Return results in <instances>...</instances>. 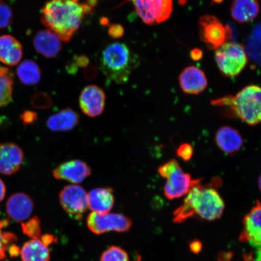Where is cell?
I'll return each instance as SVG.
<instances>
[{
  "label": "cell",
  "mask_w": 261,
  "mask_h": 261,
  "mask_svg": "<svg viewBox=\"0 0 261 261\" xmlns=\"http://www.w3.org/2000/svg\"><path fill=\"white\" fill-rule=\"evenodd\" d=\"M92 11L79 0H49L42 9V24L56 34L61 41L68 42L80 28L84 15Z\"/></svg>",
  "instance_id": "6da1fadb"
},
{
  "label": "cell",
  "mask_w": 261,
  "mask_h": 261,
  "mask_svg": "<svg viewBox=\"0 0 261 261\" xmlns=\"http://www.w3.org/2000/svg\"><path fill=\"white\" fill-rule=\"evenodd\" d=\"M225 205L223 198L213 188L198 184L192 187L179 207L174 212L175 223H182L195 216L214 221L223 215Z\"/></svg>",
  "instance_id": "7a4b0ae2"
},
{
  "label": "cell",
  "mask_w": 261,
  "mask_h": 261,
  "mask_svg": "<svg viewBox=\"0 0 261 261\" xmlns=\"http://www.w3.org/2000/svg\"><path fill=\"white\" fill-rule=\"evenodd\" d=\"M100 69L105 75L107 83L124 84L129 79L134 70L138 67V55L122 42L107 45L101 52Z\"/></svg>",
  "instance_id": "3957f363"
},
{
  "label": "cell",
  "mask_w": 261,
  "mask_h": 261,
  "mask_svg": "<svg viewBox=\"0 0 261 261\" xmlns=\"http://www.w3.org/2000/svg\"><path fill=\"white\" fill-rule=\"evenodd\" d=\"M218 107L229 108L238 117L249 125L261 123V87L246 86L236 95H227L212 101Z\"/></svg>",
  "instance_id": "277c9868"
},
{
  "label": "cell",
  "mask_w": 261,
  "mask_h": 261,
  "mask_svg": "<svg viewBox=\"0 0 261 261\" xmlns=\"http://www.w3.org/2000/svg\"><path fill=\"white\" fill-rule=\"evenodd\" d=\"M158 172L166 179L164 194L168 200L187 195L192 187L201 182V179H192L190 175L184 171L175 159L160 166Z\"/></svg>",
  "instance_id": "5b68a950"
},
{
  "label": "cell",
  "mask_w": 261,
  "mask_h": 261,
  "mask_svg": "<svg viewBox=\"0 0 261 261\" xmlns=\"http://www.w3.org/2000/svg\"><path fill=\"white\" fill-rule=\"evenodd\" d=\"M215 60L224 76H238L246 67L248 58L243 45L227 42L215 51Z\"/></svg>",
  "instance_id": "8992f818"
},
{
  "label": "cell",
  "mask_w": 261,
  "mask_h": 261,
  "mask_svg": "<svg viewBox=\"0 0 261 261\" xmlns=\"http://www.w3.org/2000/svg\"><path fill=\"white\" fill-rule=\"evenodd\" d=\"M132 2L142 21L149 25L161 24L170 18L172 0H127ZM126 1V2H127Z\"/></svg>",
  "instance_id": "52a82bcc"
},
{
  "label": "cell",
  "mask_w": 261,
  "mask_h": 261,
  "mask_svg": "<svg viewBox=\"0 0 261 261\" xmlns=\"http://www.w3.org/2000/svg\"><path fill=\"white\" fill-rule=\"evenodd\" d=\"M198 26L201 40L208 48L217 50L230 39V29L216 16H202L199 19Z\"/></svg>",
  "instance_id": "ba28073f"
},
{
  "label": "cell",
  "mask_w": 261,
  "mask_h": 261,
  "mask_svg": "<svg viewBox=\"0 0 261 261\" xmlns=\"http://www.w3.org/2000/svg\"><path fill=\"white\" fill-rule=\"evenodd\" d=\"M87 226L93 233L101 234L109 231L126 232L132 226L129 218L120 214L91 212L87 218Z\"/></svg>",
  "instance_id": "9c48e42d"
},
{
  "label": "cell",
  "mask_w": 261,
  "mask_h": 261,
  "mask_svg": "<svg viewBox=\"0 0 261 261\" xmlns=\"http://www.w3.org/2000/svg\"><path fill=\"white\" fill-rule=\"evenodd\" d=\"M59 200L63 210L76 220H81L89 208L87 193L80 185H70L64 188L59 195Z\"/></svg>",
  "instance_id": "30bf717a"
},
{
  "label": "cell",
  "mask_w": 261,
  "mask_h": 261,
  "mask_svg": "<svg viewBox=\"0 0 261 261\" xmlns=\"http://www.w3.org/2000/svg\"><path fill=\"white\" fill-rule=\"evenodd\" d=\"M106 102L105 91L96 85L86 86L80 94V109L87 116L94 117L100 116L105 109Z\"/></svg>",
  "instance_id": "8fae6325"
},
{
  "label": "cell",
  "mask_w": 261,
  "mask_h": 261,
  "mask_svg": "<svg viewBox=\"0 0 261 261\" xmlns=\"http://www.w3.org/2000/svg\"><path fill=\"white\" fill-rule=\"evenodd\" d=\"M52 174L57 179L78 184L91 175V169L86 162L80 160H71L57 166Z\"/></svg>",
  "instance_id": "7c38bea8"
},
{
  "label": "cell",
  "mask_w": 261,
  "mask_h": 261,
  "mask_svg": "<svg viewBox=\"0 0 261 261\" xmlns=\"http://www.w3.org/2000/svg\"><path fill=\"white\" fill-rule=\"evenodd\" d=\"M244 228L240 240L251 246L261 248V203H257L251 210L243 221Z\"/></svg>",
  "instance_id": "4fadbf2b"
},
{
  "label": "cell",
  "mask_w": 261,
  "mask_h": 261,
  "mask_svg": "<svg viewBox=\"0 0 261 261\" xmlns=\"http://www.w3.org/2000/svg\"><path fill=\"white\" fill-rule=\"evenodd\" d=\"M24 160L22 149L13 143L0 144V173L10 175L17 172Z\"/></svg>",
  "instance_id": "5bb4252c"
},
{
  "label": "cell",
  "mask_w": 261,
  "mask_h": 261,
  "mask_svg": "<svg viewBox=\"0 0 261 261\" xmlns=\"http://www.w3.org/2000/svg\"><path fill=\"white\" fill-rule=\"evenodd\" d=\"M34 208V201L30 196L21 192L11 195L6 205L9 217L16 222L28 220L31 217Z\"/></svg>",
  "instance_id": "9a60e30c"
},
{
  "label": "cell",
  "mask_w": 261,
  "mask_h": 261,
  "mask_svg": "<svg viewBox=\"0 0 261 261\" xmlns=\"http://www.w3.org/2000/svg\"><path fill=\"white\" fill-rule=\"evenodd\" d=\"M60 38L50 29L39 31L33 40L35 50L46 58L57 57L62 50Z\"/></svg>",
  "instance_id": "2e32d148"
},
{
  "label": "cell",
  "mask_w": 261,
  "mask_h": 261,
  "mask_svg": "<svg viewBox=\"0 0 261 261\" xmlns=\"http://www.w3.org/2000/svg\"><path fill=\"white\" fill-rule=\"evenodd\" d=\"M179 86L185 93L198 94L206 89L207 80L203 71L195 66L185 68L179 76Z\"/></svg>",
  "instance_id": "e0dca14e"
},
{
  "label": "cell",
  "mask_w": 261,
  "mask_h": 261,
  "mask_svg": "<svg viewBox=\"0 0 261 261\" xmlns=\"http://www.w3.org/2000/svg\"><path fill=\"white\" fill-rule=\"evenodd\" d=\"M88 207L93 212L106 214L112 210L114 196L112 188H97L87 194Z\"/></svg>",
  "instance_id": "ac0fdd59"
},
{
  "label": "cell",
  "mask_w": 261,
  "mask_h": 261,
  "mask_svg": "<svg viewBox=\"0 0 261 261\" xmlns=\"http://www.w3.org/2000/svg\"><path fill=\"white\" fill-rule=\"evenodd\" d=\"M23 49L20 42L9 35L0 37V62L11 66L21 61Z\"/></svg>",
  "instance_id": "d6986e66"
},
{
  "label": "cell",
  "mask_w": 261,
  "mask_h": 261,
  "mask_svg": "<svg viewBox=\"0 0 261 261\" xmlns=\"http://www.w3.org/2000/svg\"><path fill=\"white\" fill-rule=\"evenodd\" d=\"M80 119L78 113L70 108H67L49 117L47 126L52 132H68L78 125Z\"/></svg>",
  "instance_id": "ffe728a7"
},
{
  "label": "cell",
  "mask_w": 261,
  "mask_h": 261,
  "mask_svg": "<svg viewBox=\"0 0 261 261\" xmlns=\"http://www.w3.org/2000/svg\"><path fill=\"white\" fill-rule=\"evenodd\" d=\"M215 142L219 148L227 154H233L241 148L243 140L239 132L232 127H221L215 135Z\"/></svg>",
  "instance_id": "44dd1931"
},
{
  "label": "cell",
  "mask_w": 261,
  "mask_h": 261,
  "mask_svg": "<svg viewBox=\"0 0 261 261\" xmlns=\"http://www.w3.org/2000/svg\"><path fill=\"white\" fill-rule=\"evenodd\" d=\"M230 12L231 17L239 23L250 22L259 14V3L257 0H234Z\"/></svg>",
  "instance_id": "7402d4cb"
},
{
  "label": "cell",
  "mask_w": 261,
  "mask_h": 261,
  "mask_svg": "<svg viewBox=\"0 0 261 261\" xmlns=\"http://www.w3.org/2000/svg\"><path fill=\"white\" fill-rule=\"evenodd\" d=\"M22 261H49L50 250L47 244L40 239H32L23 244L20 249Z\"/></svg>",
  "instance_id": "603a6c76"
},
{
  "label": "cell",
  "mask_w": 261,
  "mask_h": 261,
  "mask_svg": "<svg viewBox=\"0 0 261 261\" xmlns=\"http://www.w3.org/2000/svg\"><path fill=\"white\" fill-rule=\"evenodd\" d=\"M16 74L21 83L29 86L38 84L41 77L40 67L32 60L22 62L16 69Z\"/></svg>",
  "instance_id": "cb8c5ba5"
},
{
  "label": "cell",
  "mask_w": 261,
  "mask_h": 261,
  "mask_svg": "<svg viewBox=\"0 0 261 261\" xmlns=\"http://www.w3.org/2000/svg\"><path fill=\"white\" fill-rule=\"evenodd\" d=\"M13 77L8 68L0 67V108L7 106L12 101Z\"/></svg>",
  "instance_id": "d4e9b609"
},
{
  "label": "cell",
  "mask_w": 261,
  "mask_h": 261,
  "mask_svg": "<svg viewBox=\"0 0 261 261\" xmlns=\"http://www.w3.org/2000/svg\"><path fill=\"white\" fill-rule=\"evenodd\" d=\"M8 224L7 220H0V261L5 259L6 252L10 246L17 240V237L14 233L2 231V228L8 226Z\"/></svg>",
  "instance_id": "484cf974"
},
{
  "label": "cell",
  "mask_w": 261,
  "mask_h": 261,
  "mask_svg": "<svg viewBox=\"0 0 261 261\" xmlns=\"http://www.w3.org/2000/svg\"><path fill=\"white\" fill-rule=\"evenodd\" d=\"M100 261H129V258L128 253L122 247L112 246L104 251Z\"/></svg>",
  "instance_id": "4316f807"
},
{
  "label": "cell",
  "mask_w": 261,
  "mask_h": 261,
  "mask_svg": "<svg viewBox=\"0 0 261 261\" xmlns=\"http://www.w3.org/2000/svg\"><path fill=\"white\" fill-rule=\"evenodd\" d=\"M22 232L26 236L33 239H40L41 238V227L40 218L34 217L28 221L21 224Z\"/></svg>",
  "instance_id": "83f0119b"
},
{
  "label": "cell",
  "mask_w": 261,
  "mask_h": 261,
  "mask_svg": "<svg viewBox=\"0 0 261 261\" xmlns=\"http://www.w3.org/2000/svg\"><path fill=\"white\" fill-rule=\"evenodd\" d=\"M33 107L37 109H47L53 105L50 96L45 92H38L34 94L31 99Z\"/></svg>",
  "instance_id": "f1b7e54d"
},
{
  "label": "cell",
  "mask_w": 261,
  "mask_h": 261,
  "mask_svg": "<svg viewBox=\"0 0 261 261\" xmlns=\"http://www.w3.org/2000/svg\"><path fill=\"white\" fill-rule=\"evenodd\" d=\"M13 21V13L11 8L4 3L0 2V29L11 25Z\"/></svg>",
  "instance_id": "f546056e"
},
{
  "label": "cell",
  "mask_w": 261,
  "mask_h": 261,
  "mask_svg": "<svg viewBox=\"0 0 261 261\" xmlns=\"http://www.w3.org/2000/svg\"><path fill=\"white\" fill-rule=\"evenodd\" d=\"M193 148H192L191 145L187 144V143L179 146L177 150L178 156H180L185 161H188V160L190 159L192 155H193Z\"/></svg>",
  "instance_id": "4dcf8cb0"
},
{
  "label": "cell",
  "mask_w": 261,
  "mask_h": 261,
  "mask_svg": "<svg viewBox=\"0 0 261 261\" xmlns=\"http://www.w3.org/2000/svg\"><path fill=\"white\" fill-rule=\"evenodd\" d=\"M108 33L111 37L114 39H119L122 38L125 34V30L121 24H113L109 25Z\"/></svg>",
  "instance_id": "1f68e13d"
},
{
  "label": "cell",
  "mask_w": 261,
  "mask_h": 261,
  "mask_svg": "<svg viewBox=\"0 0 261 261\" xmlns=\"http://www.w3.org/2000/svg\"><path fill=\"white\" fill-rule=\"evenodd\" d=\"M21 119L25 126L30 125V124L37 121V114L34 112H32V111H25L21 114Z\"/></svg>",
  "instance_id": "d6a6232c"
},
{
  "label": "cell",
  "mask_w": 261,
  "mask_h": 261,
  "mask_svg": "<svg viewBox=\"0 0 261 261\" xmlns=\"http://www.w3.org/2000/svg\"><path fill=\"white\" fill-rule=\"evenodd\" d=\"M9 254H11L12 257H16L18 255L20 252V249H19L17 246L12 244L10 246L9 249Z\"/></svg>",
  "instance_id": "836d02e7"
},
{
  "label": "cell",
  "mask_w": 261,
  "mask_h": 261,
  "mask_svg": "<svg viewBox=\"0 0 261 261\" xmlns=\"http://www.w3.org/2000/svg\"><path fill=\"white\" fill-rule=\"evenodd\" d=\"M76 63L77 65H80L81 67H86L89 63V60L86 57H79L77 59Z\"/></svg>",
  "instance_id": "e575fe53"
},
{
  "label": "cell",
  "mask_w": 261,
  "mask_h": 261,
  "mask_svg": "<svg viewBox=\"0 0 261 261\" xmlns=\"http://www.w3.org/2000/svg\"><path fill=\"white\" fill-rule=\"evenodd\" d=\"M6 192V188L4 182L0 178V203L4 200Z\"/></svg>",
  "instance_id": "d590c367"
},
{
  "label": "cell",
  "mask_w": 261,
  "mask_h": 261,
  "mask_svg": "<svg viewBox=\"0 0 261 261\" xmlns=\"http://www.w3.org/2000/svg\"><path fill=\"white\" fill-rule=\"evenodd\" d=\"M203 56V53L199 49H194L191 52V57L194 60H198Z\"/></svg>",
  "instance_id": "8d00e7d4"
},
{
  "label": "cell",
  "mask_w": 261,
  "mask_h": 261,
  "mask_svg": "<svg viewBox=\"0 0 261 261\" xmlns=\"http://www.w3.org/2000/svg\"><path fill=\"white\" fill-rule=\"evenodd\" d=\"M258 187L259 188V190L261 192V174L259 176V179H258Z\"/></svg>",
  "instance_id": "74e56055"
},
{
  "label": "cell",
  "mask_w": 261,
  "mask_h": 261,
  "mask_svg": "<svg viewBox=\"0 0 261 261\" xmlns=\"http://www.w3.org/2000/svg\"><path fill=\"white\" fill-rule=\"evenodd\" d=\"M3 261H5V260H3ZM5 261H9V260H5Z\"/></svg>",
  "instance_id": "f35d334b"
}]
</instances>
